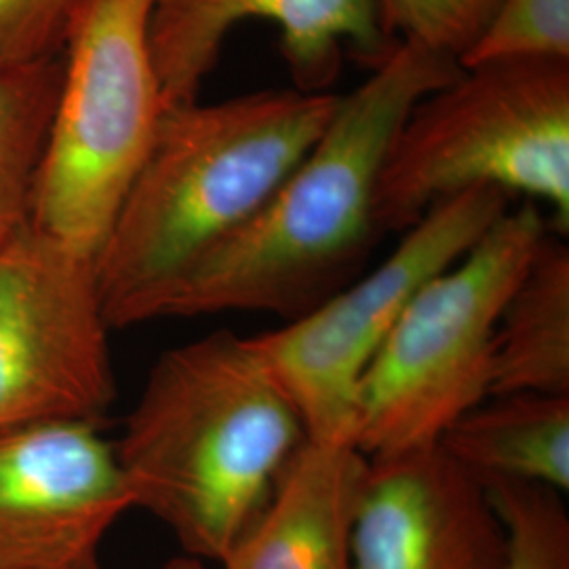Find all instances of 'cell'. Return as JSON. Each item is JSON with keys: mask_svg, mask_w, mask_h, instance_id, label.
<instances>
[{"mask_svg": "<svg viewBox=\"0 0 569 569\" xmlns=\"http://www.w3.org/2000/svg\"><path fill=\"white\" fill-rule=\"evenodd\" d=\"M460 72L456 58L399 41L340 98L279 190L167 289L152 321L262 312L287 323L359 277L382 237L376 186L388 148L413 106Z\"/></svg>", "mask_w": 569, "mask_h": 569, "instance_id": "obj_1", "label": "cell"}, {"mask_svg": "<svg viewBox=\"0 0 569 569\" xmlns=\"http://www.w3.org/2000/svg\"><path fill=\"white\" fill-rule=\"evenodd\" d=\"M306 430L251 338L218 329L150 367L114 451L186 555L222 563L256 523Z\"/></svg>", "mask_w": 569, "mask_h": 569, "instance_id": "obj_2", "label": "cell"}, {"mask_svg": "<svg viewBox=\"0 0 569 569\" xmlns=\"http://www.w3.org/2000/svg\"><path fill=\"white\" fill-rule=\"evenodd\" d=\"M338 102L333 93L270 89L167 108L98 258L108 326L152 321L167 289L305 161Z\"/></svg>", "mask_w": 569, "mask_h": 569, "instance_id": "obj_3", "label": "cell"}, {"mask_svg": "<svg viewBox=\"0 0 569 569\" xmlns=\"http://www.w3.org/2000/svg\"><path fill=\"white\" fill-rule=\"evenodd\" d=\"M477 188L547 204L569 232V61L462 68L407 114L376 186V224L406 232L430 209Z\"/></svg>", "mask_w": 569, "mask_h": 569, "instance_id": "obj_4", "label": "cell"}, {"mask_svg": "<svg viewBox=\"0 0 569 569\" xmlns=\"http://www.w3.org/2000/svg\"><path fill=\"white\" fill-rule=\"evenodd\" d=\"M549 232L540 204L510 207L416 293L359 382L352 443L366 458L435 446L488 399L500 315Z\"/></svg>", "mask_w": 569, "mask_h": 569, "instance_id": "obj_5", "label": "cell"}, {"mask_svg": "<svg viewBox=\"0 0 569 569\" xmlns=\"http://www.w3.org/2000/svg\"><path fill=\"white\" fill-rule=\"evenodd\" d=\"M154 0H91L63 49L28 226L98 262L163 117L148 47Z\"/></svg>", "mask_w": 569, "mask_h": 569, "instance_id": "obj_6", "label": "cell"}, {"mask_svg": "<svg viewBox=\"0 0 569 569\" xmlns=\"http://www.w3.org/2000/svg\"><path fill=\"white\" fill-rule=\"evenodd\" d=\"M509 194L477 188L437 204L369 272L277 329L251 336L305 425L308 441L352 443L357 390L409 302L456 264L510 209Z\"/></svg>", "mask_w": 569, "mask_h": 569, "instance_id": "obj_7", "label": "cell"}, {"mask_svg": "<svg viewBox=\"0 0 569 569\" xmlns=\"http://www.w3.org/2000/svg\"><path fill=\"white\" fill-rule=\"evenodd\" d=\"M98 262L28 222L0 243V432L98 425L117 399Z\"/></svg>", "mask_w": 569, "mask_h": 569, "instance_id": "obj_8", "label": "cell"}, {"mask_svg": "<svg viewBox=\"0 0 569 569\" xmlns=\"http://www.w3.org/2000/svg\"><path fill=\"white\" fill-rule=\"evenodd\" d=\"M133 493L89 422L0 432V569H106V533Z\"/></svg>", "mask_w": 569, "mask_h": 569, "instance_id": "obj_9", "label": "cell"}, {"mask_svg": "<svg viewBox=\"0 0 569 569\" xmlns=\"http://www.w3.org/2000/svg\"><path fill=\"white\" fill-rule=\"evenodd\" d=\"M249 20L279 28L287 68L305 93H329L345 53L373 70L399 44L373 0H154L148 47L164 110L199 100L228 34Z\"/></svg>", "mask_w": 569, "mask_h": 569, "instance_id": "obj_10", "label": "cell"}, {"mask_svg": "<svg viewBox=\"0 0 569 569\" xmlns=\"http://www.w3.org/2000/svg\"><path fill=\"white\" fill-rule=\"evenodd\" d=\"M507 550L488 489L439 443L369 460L350 568L505 569Z\"/></svg>", "mask_w": 569, "mask_h": 569, "instance_id": "obj_11", "label": "cell"}, {"mask_svg": "<svg viewBox=\"0 0 569 569\" xmlns=\"http://www.w3.org/2000/svg\"><path fill=\"white\" fill-rule=\"evenodd\" d=\"M367 465L355 443L306 439L222 568L352 569L350 538Z\"/></svg>", "mask_w": 569, "mask_h": 569, "instance_id": "obj_12", "label": "cell"}, {"mask_svg": "<svg viewBox=\"0 0 569 569\" xmlns=\"http://www.w3.org/2000/svg\"><path fill=\"white\" fill-rule=\"evenodd\" d=\"M439 446L483 486L569 491V397L493 395L456 420Z\"/></svg>", "mask_w": 569, "mask_h": 569, "instance_id": "obj_13", "label": "cell"}, {"mask_svg": "<svg viewBox=\"0 0 569 569\" xmlns=\"http://www.w3.org/2000/svg\"><path fill=\"white\" fill-rule=\"evenodd\" d=\"M550 230L515 284L493 338V395L569 397V249Z\"/></svg>", "mask_w": 569, "mask_h": 569, "instance_id": "obj_14", "label": "cell"}, {"mask_svg": "<svg viewBox=\"0 0 569 569\" xmlns=\"http://www.w3.org/2000/svg\"><path fill=\"white\" fill-rule=\"evenodd\" d=\"M61 68L60 56L0 77V243L28 222Z\"/></svg>", "mask_w": 569, "mask_h": 569, "instance_id": "obj_15", "label": "cell"}, {"mask_svg": "<svg viewBox=\"0 0 569 569\" xmlns=\"http://www.w3.org/2000/svg\"><path fill=\"white\" fill-rule=\"evenodd\" d=\"M507 529L505 569H569V512L555 489L498 481L486 486Z\"/></svg>", "mask_w": 569, "mask_h": 569, "instance_id": "obj_16", "label": "cell"}, {"mask_svg": "<svg viewBox=\"0 0 569 569\" xmlns=\"http://www.w3.org/2000/svg\"><path fill=\"white\" fill-rule=\"evenodd\" d=\"M526 60L569 61V0H496L458 63Z\"/></svg>", "mask_w": 569, "mask_h": 569, "instance_id": "obj_17", "label": "cell"}, {"mask_svg": "<svg viewBox=\"0 0 569 569\" xmlns=\"http://www.w3.org/2000/svg\"><path fill=\"white\" fill-rule=\"evenodd\" d=\"M395 41L416 42L456 60L479 37L496 0H373Z\"/></svg>", "mask_w": 569, "mask_h": 569, "instance_id": "obj_18", "label": "cell"}, {"mask_svg": "<svg viewBox=\"0 0 569 569\" xmlns=\"http://www.w3.org/2000/svg\"><path fill=\"white\" fill-rule=\"evenodd\" d=\"M91 0H0V77L60 58Z\"/></svg>", "mask_w": 569, "mask_h": 569, "instance_id": "obj_19", "label": "cell"}, {"mask_svg": "<svg viewBox=\"0 0 569 569\" xmlns=\"http://www.w3.org/2000/svg\"><path fill=\"white\" fill-rule=\"evenodd\" d=\"M161 569H204L203 561L201 559H194L190 555H183V557H176L171 561H167Z\"/></svg>", "mask_w": 569, "mask_h": 569, "instance_id": "obj_20", "label": "cell"}]
</instances>
